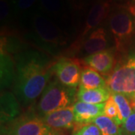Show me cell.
Segmentation results:
<instances>
[{
    "label": "cell",
    "mask_w": 135,
    "mask_h": 135,
    "mask_svg": "<svg viewBox=\"0 0 135 135\" xmlns=\"http://www.w3.org/2000/svg\"><path fill=\"white\" fill-rule=\"evenodd\" d=\"M48 61L36 51H27L20 56L15 78V95L20 103L27 106L42 94L50 83L52 71Z\"/></svg>",
    "instance_id": "1"
},
{
    "label": "cell",
    "mask_w": 135,
    "mask_h": 135,
    "mask_svg": "<svg viewBox=\"0 0 135 135\" xmlns=\"http://www.w3.org/2000/svg\"><path fill=\"white\" fill-rule=\"evenodd\" d=\"M75 96L74 89L62 85L59 80L50 82L42 92L38 110L42 116L66 108L71 105Z\"/></svg>",
    "instance_id": "2"
},
{
    "label": "cell",
    "mask_w": 135,
    "mask_h": 135,
    "mask_svg": "<svg viewBox=\"0 0 135 135\" xmlns=\"http://www.w3.org/2000/svg\"><path fill=\"white\" fill-rule=\"evenodd\" d=\"M107 89L112 93L122 94L135 101V55L126 63L116 67L106 80Z\"/></svg>",
    "instance_id": "3"
},
{
    "label": "cell",
    "mask_w": 135,
    "mask_h": 135,
    "mask_svg": "<svg viewBox=\"0 0 135 135\" xmlns=\"http://www.w3.org/2000/svg\"><path fill=\"white\" fill-rule=\"evenodd\" d=\"M3 132L5 135H51V129L35 116H23L14 120Z\"/></svg>",
    "instance_id": "4"
},
{
    "label": "cell",
    "mask_w": 135,
    "mask_h": 135,
    "mask_svg": "<svg viewBox=\"0 0 135 135\" xmlns=\"http://www.w3.org/2000/svg\"><path fill=\"white\" fill-rule=\"evenodd\" d=\"M109 26L118 48L130 38L135 31L134 20L129 13L125 11H116L111 15Z\"/></svg>",
    "instance_id": "5"
},
{
    "label": "cell",
    "mask_w": 135,
    "mask_h": 135,
    "mask_svg": "<svg viewBox=\"0 0 135 135\" xmlns=\"http://www.w3.org/2000/svg\"><path fill=\"white\" fill-rule=\"evenodd\" d=\"M57 79L65 86L75 89L79 85L81 71L79 63L71 59L63 58L59 60L52 68Z\"/></svg>",
    "instance_id": "6"
},
{
    "label": "cell",
    "mask_w": 135,
    "mask_h": 135,
    "mask_svg": "<svg viewBox=\"0 0 135 135\" xmlns=\"http://www.w3.org/2000/svg\"><path fill=\"white\" fill-rule=\"evenodd\" d=\"M41 119L50 129L56 131L70 129L75 123L72 107L50 113L44 116Z\"/></svg>",
    "instance_id": "7"
},
{
    "label": "cell",
    "mask_w": 135,
    "mask_h": 135,
    "mask_svg": "<svg viewBox=\"0 0 135 135\" xmlns=\"http://www.w3.org/2000/svg\"><path fill=\"white\" fill-rule=\"evenodd\" d=\"M104 104H92L77 101L73 104L75 122L79 125H88L93 122L97 117L104 115Z\"/></svg>",
    "instance_id": "8"
},
{
    "label": "cell",
    "mask_w": 135,
    "mask_h": 135,
    "mask_svg": "<svg viewBox=\"0 0 135 135\" xmlns=\"http://www.w3.org/2000/svg\"><path fill=\"white\" fill-rule=\"evenodd\" d=\"M33 28L39 38L47 43L57 44L60 39V32L57 26L42 15L34 17Z\"/></svg>",
    "instance_id": "9"
},
{
    "label": "cell",
    "mask_w": 135,
    "mask_h": 135,
    "mask_svg": "<svg viewBox=\"0 0 135 135\" xmlns=\"http://www.w3.org/2000/svg\"><path fill=\"white\" fill-rule=\"evenodd\" d=\"M83 61L90 68L105 75L110 72L114 66L115 56L110 50H104L88 56Z\"/></svg>",
    "instance_id": "10"
},
{
    "label": "cell",
    "mask_w": 135,
    "mask_h": 135,
    "mask_svg": "<svg viewBox=\"0 0 135 135\" xmlns=\"http://www.w3.org/2000/svg\"><path fill=\"white\" fill-rule=\"evenodd\" d=\"M110 11V3L108 1H99L92 5L87 15L82 36H85L89 31L95 29L107 17Z\"/></svg>",
    "instance_id": "11"
},
{
    "label": "cell",
    "mask_w": 135,
    "mask_h": 135,
    "mask_svg": "<svg viewBox=\"0 0 135 135\" xmlns=\"http://www.w3.org/2000/svg\"><path fill=\"white\" fill-rule=\"evenodd\" d=\"M108 44L106 30L100 27L95 29L83 43V50L85 53L92 55L104 50Z\"/></svg>",
    "instance_id": "12"
},
{
    "label": "cell",
    "mask_w": 135,
    "mask_h": 135,
    "mask_svg": "<svg viewBox=\"0 0 135 135\" xmlns=\"http://www.w3.org/2000/svg\"><path fill=\"white\" fill-rule=\"evenodd\" d=\"M76 95L78 101L92 104H104L110 98L111 92L107 87L95 89H85L79 87Z\"/></svg>",
    "instance_id": "13"
},
{
    "label": "cell",
    "mask_w": 135,
    "mask_h": 135,
    "mask_svg": "<svg viewBox=\"0 0 135 135\" xmlns=\"http://www.w3.org/2000/svg\"><path fill=\"white\" fill-rule=\"evenodd\" d=\"M18 100L11 92H4L1 95V121L10 122L18 115L20 107Z\"/></svg>",
    "instance_id": "14"
},
{
    "label": "cell",
    "mask_w": 135,
    "mask_h": 135,
    "mask_svg": "<svg viewBox=\"0 0 135 135\" xmlns=\"http://www.w3.org/2000/svg\"><path fill=\"white\" fill-rule=\"evenodd\" d=\"M80 87L85 89H95L107 87L106 81L98 73L90 68L83 69L81 72Z\"/></svg>",
    "instance_id": "15"
},
{
    "label": "cell",
    "mask_w": 135,
    "mask_h": 135,
    "mask_svg": "<svg viewBox=\"0 0 135 135\" xmlns=\"http://www.w3.org/2000/svg\"><path fill=\"white\" fill-rule=\"evenodd\" d=\"M15 68L10 56L1 50V89H5L15 81Z\"/></svg>",
    "instance_id": "16"
},
{
    "label": "cell",
    "mask_w": 135,
    "mask_h": 135,
    "mask_svg": "<svg viewBox=\"0 0 135 135\" xmlns=\"http://www.w3.org/2000/svg\"><path fill=\"white\" fill-rule=\"evenodd\" d=\"M111 96L116 103L118 110L121 125L122 126L126 119L132 113L133 110L131 107V103L129 101V98L126 95L119 93H112Z\"/></svg>",
    "instance_id": "17"
},
{
    "label": "cell",
    "mask_w": 135,
    "mask_h": 135,
    "mask_svg": "<svg viewBox=\"0 0 135 135\" xmlns=\"http://www.w3.org/2000/svg\"><path fill=\"white\" fill-rule=\"evenodd\" d=\"M93 122L98 127L102 135H122L119 125L104 115L97 117Z\"/></svg>",
    "instance_id": "18"
},
{
    "label": "cell",
    "mask_w": 135,
    "mask_h": 135,
    "mask_svg": "<svg viewBox=\"0 0 135 135\" xmlns=\"http://www.w3.org/2000/svg\"><path fill=\"white\" fill-rule=\"evenodd\" d=\"M104 115L113 119L119 126H121L119 116V110L112 96H110V98L104 104Z\"/></svg>",
    "instance_id": "19"
},
{
    "label": "cell",
    "mask_w": 135,
    "mask_h": 135,
    "mask_svg": "<svg viewBox=\"0 0 135 135\" xmlns=\"http://www.w3.org/2000/svg\"><path fill=\"white\" fill-rule=\"evenodd\" d=\"M73 135H102L98 127L95 124L83 126Z\"/></svg>",
    "instance_id": "20"
},
{
    "label": "cell",
    "mask_w": 135,
    "mask_h": 135,
    "mask_svg": "<svg viewBox=\"0 0 135 135\" xmlns=\"http://www.w3.org/2000/svg\"><path fill=\"white\" fill-rule=\"evenodd\" d=\"M41 5L44 9L50 13H57L62 8L60 0H41Z\"/></svg>",
    "instance_id": "21"
},
{
    "label": "cell",
    "mask_w": 135,
    "mask_h": 135,
    "mask_svg": "<svg viewBox=\"0 0 135 135\" xmlns=\"http://www.w3.org/2000/svg\"><path fill=\"white\" fill-rule=\"evenodd\" d=\"M122 128L128 135H135V110L123 123Z\"/></svg>",
    "instance_id": "22"
},
{
    "label": "cell",
    "mask_w": 135,
    "mask_h": 135,
    "mask_svg": "<svg viewBox=\"0 0 135 135\" xmlns=\"http://www.w3.org/2000/svg\"><path fill=\"white\" fill-rule=\"evenodd\" d=\"M10 14V5L7 0H0V17L1 20L7 19Z\"/></svg>",
    "instance_id": "23"
},
{
    "label": "cell",
    "mask_w": 135,
    "mask_h": 135,
    "mask_svg": "<svg viewBox=\"0 0 135 135\" xmlns=\"http://www.w3.org/2000/svg\"><path fill=\"white\" fill-rule=\"evenodd\" d=\"M36 0H18L17 7L19 9L26 10L32 6Z\"/></svg>",
    "instance_id": "24"
},
{
    "label": "cell",
    "mask_w": 135,
    "mask_h": 135,
    "mask_svg": "<svg viewBox=\"0 0 135 135\" xmlns=\"http://www.w3.org/2000/svg\"><path fill=\"white\" fill-rule=\"evenodd\" d=\"M133 106H134V109H135V101H134V103L133 104Z\"/></svg>",
    "instance_id": "25"
}]
</instances>
